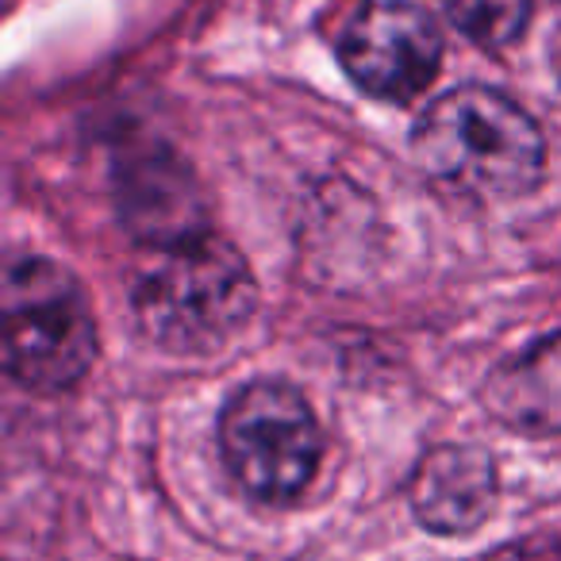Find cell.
I'll return each instance as SVG.
<instances>
[{"instance_id": "cell-6", "label": "cell", "mask_w": 561, "mask_h": 561, "mask_svg": "<svg viewBox=\"0 0 561 561\" xmlns=\"http://www.w3.org/2000/svg\"><path fill=\"white\" fill-rule=\"evenodd\" d=\"M112 208L127 239L142 250H170L211 227L208 193L193 162L158 135H127L112 147Z\"/></svg>"}, {"instance_id": "cell-7", "label": "cell", "mask_w": 561, "mask_h": 561, "mask_svg": "<svg viewBox=\"0 0 561 561\" xmlns=\"http://www.w3.org/2000/svg\"><path fill=\"white\" fill-rule=\"evenodd\" d=\"M404 496L427 535L466 538L492 519L500 500L496 454L481 443H438L408 469Z\"/></svg>"}, {"instance_id": "cell-4", "label": "cell", "mask_w": 561, "mask_h": 561, "mask_svg": "<svg viewBox=\"0 0 561 561\" xmlns=\"http://www.w3.org/2000/svg\"><path fill=\"white\" fill-rule=\"evenodd\" d=\"M216 450L224 473L247 500L297 507L320 477L328 435L297 385L285 377H254L219 408Z\"/></svg>"}, {"instance_id": "cell-1", "label": "cell", "mask_w": 561, "mask_h": 561, "mask_svg": "<svg viewBox=\"0 0 561 561\" xmlns=\"http://www.w3.org/2000/svg\"><path fill=\"white\" fill-rule=\"evenodd\" d=\"M408 147L431 185L469 204L530 196L550 162L538 119L504 89L481 81L438 93L415 116Z\"/></svg>"}, {"instance_id": "cell-8", "label": "cell", "mask_w": 561, "mask_h": 561, "mask_svg": "<svg viewBox=\"0 0 561 561\" xmlns=\"http://www.w3.org/2000/svg\"><path fill=\"white\" fill-rule=\"evenodd\" d=\"M481 408L527 438L561 435V331L530 339L489 369L481 381Z\"/></svg>"}, {"instance_id": "cell-2", "label": "cell", "mask_w": 561, "mask_h": 561, "mask_svg": "<svg viewBox=\"0 0 561 561\" xmlns=\"http://www.w3.org/2000/svg\"><path fill=\"white\" fill-rule=\"evenodd\" d=\"M262 289L247 254L219 231L170 250L131 285V316L150 346L178 358H208L250 328Z\"/></svg>"}, {"instance_id": "cell-3", "label": "cell", "mask_w": 561, "mask_h": 561, "mask_svg": "<svg viewBox=\"0 0 561 561\" xmlns=\"http://www.w3.org/2000/svg\"><path fill=\"white\" fill-rule=\"evenodd\" d=\"M101 331L85 285L58 257L20 250L0 277V362L35 397L70 392L93 374Z\"/></svg>"}, {"instance_id": "cell-9", "label": "cell", "mask_w": 561, "mask_h": 561, "mask_svg": "<svg viewBox=\"0 0 561 561\" xmlns=\"http://www.w3.org/2000/svg\"><path fill=\"white\" fill-rule=\"evenodd\" d=\"M450 24L484 50H507L523 39L535 0H443Z\"/></svg>"}, {"instance_id": "cell-10", "label": "cell", "mask_w": 561, "mask_h": 561, "mask_svg": "<svg viewBox=\"0 0 561 561\" xmlns=\"http://www.w3.org/2000/svg\"><path fill=\"white\" fill-rule=\"evenodd\" d=\"M558 4H561V0H558Z\"/></svg>"}, {"instance_id": "cell-5", "label": "cell", "mask_w": 561, "mask_h": 561, "mask_svg": "<svg viewBox=\"0 0 561 561\" xmlns=\"http://www.w3.org/2000/svg\"><path fill=\"white\" fill-rule=\"evenodd\" d=\"M331 50L362 96L412 104L435 85L446 39L415 0H351L331 27Z\"/></svg>"}]
</instances>
